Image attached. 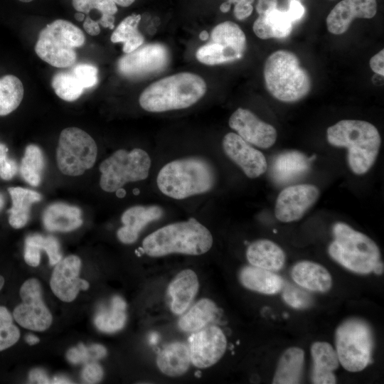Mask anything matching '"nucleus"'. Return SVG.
Masks as SVG:
<instances>
[{
    "label": "nucleus",
    "instance_id": "obj_33",
    "mask_svg": "<svg viewBox=\"0 0 384 384\" xmlns=\"http://www.w3.org/2000/svg\"><path fill=\"white\" fill-rule=\"evenodd\" d=\"M218 314L216 304L207 298L195 303L178 321L179 328L186 332H195L207 326Z\"/></svg>",
    "mask_w": 384,
    "mask_h": 384
},
{
    "label": "nucleus",
    "instance_id": "obj_57",
    "mask_svg": "<svg viewBox=\"0 0 384 384\" xmlns=\"http://www.w3.org/2000/svg\"><path fill=\"white\" fill-rule=\"evenodd\" d=\"M230 8H231V4L229 3L228 1H225L224 3H223L220 6V10L221 12L223 13H227L230 10Z\"/></svg>",
    "mask_w": 384,
    "mask_h": 384
},
{
    "label": "nucleus",
    "instance_id": "obj_17",
    "mask_svg": "<svg viewBox=\"0 0 384 384\" xmlns=\"http://www.w3.org/2000/svg\"><path fill=\"white\" fill-rule=\"evenodd\" d=\"M222 146L226 156L236 164L248 178H258L267 171V163L264 154L238 134H226L223 139Z\"/></svg>",
    "mask_w": 384,
    "mask_h": 384
},
{
    "label": "nucleus",
    "instance_id": "obj_25",
    "mask_svg": "<svg viewBox=\"0 0 384 384\" xmlns=\"http://www.w3.org/2000/svg\"><path fill=\"white\" fill-rule=\"evenodd\" d=\"M293 280L302 288L316 292H326L332 285L329 272L322 265L311 262L301 261L292 269Z\"/></svg>",
    "mask_w": 384,
    "mask_h": 384
},
{
    "label": "nucleus",
    "instance_id": "obj_8",
    "mask_svg": "<svg viewBox=\"0 0 384 384\" xmlns=\"http://www.w3.org/2000/svg\"><path fill=\"white\" fill-rule=\"evenodd\" d=\"M336 348L339 363L346 370H363L370 363L373 348L370 327L361 319L345 321L336 329Z\"/></svg>",
    "mask_w": 384,
    "mask_h": 384
},
{
    "label": "nucleus",
    "instance_id": "obj_60",
    "mask_svg": "<svg viewBox=\"0 0 384 384\" xmlns=\"http://www.w3.org/2000/svg\"><path fill=\"white\" fill-rule=\"evenodd\" d=\"M124 194H125V192L122 188L117 191V195L119 197H122V196H124Z\"/></svg>",
    "mask_w": 384,
    "mask_h": 384
},
{
    "label": "nucleus",
    "instance_id": "obj_4",
    "mask_svg": "<svg viewBox=\"0 0 384 384\" xmlns=\"http://www.w3.org/2000/svg\"><path fill=\"white\" fill-rule=\"evenodd\" d=\"M156 183L165 196L181 200L209 191L215 183V174L210 164L203 159H179L161 169Z\"/></svg>",
    "mask_w": 384,
    "mask_h": 384
},
{
    "label": "nucleus",
    "instance_id": "obj_37",
    "mask_svg": "<svg viewBox=\"0 0 384 384\" xmlns=\"http://www.w3.org/2000/svg\"><path fill=\"white\" fill-rule=\"evenodd\" d=\"M51 85L55 94L68 102L78 99L85 90L71 70L56 73L52 78Z\"/></svg>",
    "mask_w": 384,
    "mask_h": 384
},
{
    "label": "nucleus",
    "instance_id": "obj_42",
    "mask_svg": "<svg viewBox=\"0 0 384 384\" xmlns=\"http://www.w3.org/2000/svg\"><path fill=\"white\" fill-rule=\"evenodd\" d=\"M282 298L286 304L297 309H306L312 304V298L306 291L288 282L283 288Z\"/></svg>",
    "mask_w": 384,
    "mask_h": 384
},
{
    "label": "nucleus",
    "instance_id": "obj_12",
    "mask_svg": "<svg viewBox=\"0 0 384 384\" xmlns=\"http://www.w3.org/2000/svg\"><path fill=\"white\" fill-rule=\"evenodd\" d=\"M23 301L14 310L16 321L22 327L33 331H44L48 329L53 317L42 299L40 282L34 278L26 280L20 289Z\"/></svg>",
    "mask_w": 384,
    "mask_h": 384
},
{
    "label": "nucleus",
    "instance_id": "obj_53",
    "mask_svg": "<svg viewBox=\"0 0 384 384\" xmlns=\"http://www.w3.org/2000/svg\"><path fill=\"white\" fill-rule=\"evenodd\" d=\"M72 381L69 380L68 378L64 377L63 375H58L53 378V380H50V383H55V384H59V383H71Z\"/></svg>",
    "mask_w": 384,
    "mask_h": 384
},
{
    "label": "nucleus",
    "instance_id": "obj_18",
    "mask_svg": "<svg viewBox=\"0 0 384 384\" xmlns=\"http://www.w3.org/2000/svg\"><path fill=\"white\" fill-rule=\"evenodd\" d=\"M259 14L253 23L255 34L260 38H284L292 32L293 21L287 11L277 9V0H258Z\"/></svg>",
    "mask_w": 384,
    "mask_h": 384
},
{
    "label": "nucleus",
    "instance_id": "obj_61",
    "mask_svg": "<svg viewBox=\"0 0 384 384\" xmlns=\"http://www.w3.org/2000/svg\"><path fill=\"white\" fill-rule=\"evenodd\" d=\"M4 197L1 194H0V210L1 209V208L3 207L4 206Z\"/></svg>",
    "mask_w": 384,
    "mask_h": 384
},
{
    "label": "nucleus",
    "instance_id": "obj_11",
    "mask_svg": "<svg viewBox=\"0 0 384 384\" xmlns=\"http://www.w3.org/2000/svg\"><path fill=\"white\" fill-rule=\"evenodd\" d=\"M246 48V37L235 23L230 21L215 26L209 41L196 51L197 60L206 65H215L240 59Z\"/></svg>",
    "mask_w": 384,
    "mask_h": 384
},
{
    "label": "nucleus",
    "instance_id": "obj_49",
    "mask_svg": "<svg viewBox=\"0 0 384 384\" xmlns=\"http://www.w3.org/2000/svg\"><path fill=\"white\" fill-rule=\"evenodd\" d=\"M304 7L298 0H292L287 11L293 22L302 18L304 14Z\"/></svg>",
    "mask_w": 384,
    "mask_h": 384
},
{
    "label": "nucleus",
    "instance_id": "obj_47",
    "mask_svg": "<svg viewBox=\"0 0 384 384\" xmlns=\"http://www.w3.org/2000/svg\"><path fill=\"white\" fill-rule=\"evenodd\" d=\"M16 162L11 159H7L0 165V177L5 181L11 180L17 173Z\"/></svg>",
    "mask_w": 384,
    "mask_h": 384
},
{
    "label": "nucleus",
    "instance_id": "obj_29",
    "mask_svg": "<svg viewBox=\"0 0 384 384\" xmlns=\"http://www.w3.org/2000/svg\"><path fill=\"white\" fill-rule=\"evenodd\" d=\"M191 363L189 348L181 342L168 344L159 353L156 358L159 369L170 377H178L185 374Z\"/></svg>",
    "mask_w": 384,
    "mask_h": 384
},
{
    "label": "nucleus",
    "instance_id": "obj_30",
    "mask_svg": "<svg viewBox=\"0 0 384 384\" xmlns=\"http://www.w3.org/2000/svg\"><path fill=\"white\" fill-rule=\"evenodd\" d=\"M8 191L12 201V206L8 210L9 223L14 228H21L29 220L31 205L42 197L36 191L21 187H10Z\"/></svg>",
    "mask_w": 384,
    "mask_h": 384
},
{
    "label": "nucleus",
    "instance_id": "obj_59",
    "mask_svg": "<svg viewBox=\"0 0 384 384\" xmlns=\"http://www.w3.org/2000/svg\"><path fill=\"white\" fill-rule=\"evenodd\" d=\"M75 18L78 21H82V20H85V15L83 13L78 12L75 14Z\"/></svg>",
    "mask_w": 384,
    "mask_h": 384
},
{
    "label": "nucleus",
    "instance_id": "obj_38",
    "mask_svg": "<svg viewBox=\"0 0 384 384\" xmlns=\"http://www.w3.org/2000/svg\"><path fill=\"white\" fill-rule=\"evenodd\" d=\"M106 355L107 350L102 345L94 343L85 346L82 343H79L68 351L66 358L73 364H86L96 362Z\"/></svg>",
    "mask_w": 384,
    "mask_h": 384
},
{
    "label": "nucleus",
    "instance_id": "obj_26",
    "mask_svg": "<svg viewBox=\"0 0 384 384\" xmlns=\"http://www.w3.org/2000/svg\"><path fill=\"white\" fill-rule=\"evenodd\" d=\"M246 257L252 266L270 271H278L285 262V253L275 242L261 239L249 245Z\"/></svg>",
    "mask_w": 384,
    "mask_h": 384
},
{
    "label": "nucleus",
    "instance_id": "obj_48",
    "mask_svg": "<svg viewBox=\"0 0 384 384\" xmlns=\"http://www.w3.org/2000/svg\"><path fill=\"white\" fill-rule=\"evenodd\" d=\"M371 70L380 75H384V50L382 49L378 53L374 55L369 61Z\"/></svg>",
    "mask_w": 384,
    "mask_h": 384
},
{
    "label": "nucleus",
    "instance_id": "obj_54",
    "mask_svg": "<svg viewBox=\"0 0 384 384\" xmlns=\"http://www.w3.org/2000/svg\"><path fill=\"white\" fill-rule=\"evenodd\" d=\"M25 339L29 345H34L39 342V338L33 334H28Z\"/></svg>",
    "mask_w": 384,
    "mask_h": 384
},
{
    "label": "nucleus",
    "instance_id": "obj_32",
    "mask_svg": "<svg viewBox=\"0 0 384 384\" xmlns=\"http://www.w3.org/2000/svg\"><path fill=\"white\" fill-rule=\"evenodd\" d=\"M127 304L119 296H114L108 305L102 306L96 313L94 323L104 333H114L121 330L127 320Z\"/></svg>",
    "mask_w": 384,
    "mask_h": 384
},
{
    "label": "nucleus",
    "instance_id": "obj_14",
    "mask_svg": "<svg viewBox=\"0 0 384 384\" xmlns=\"http://www.w3.org/2000/svg\"><path fill=\"white\" fill-rule=\"evenodd\" d=\"M319 188L309 183L284 188L277 196L274 215L280 222L291 223L301 219L319 197Z\"/></svg>",
    "mask_w": 384,
    "mask_h": 384
},
{
    "label": "nucleus",
    "instance_id": "obj_24",
    "mask_svg": "<svg viewBox=\"0 0 384 384\" xmlns=\"http://www.w3.org/2000/svg\"><path fill=\"white\" fill-rule=\"evenodd\" d=\"M313 359L311 381L315 384H334L336 383L334 370L339 366L336 351L327 342L317 341L311 348Z\"/></svg>",
    "mask_w": 384,
    "mask_h": 384
},
{
    "label": "nucleus",
    "instance_id": "obj_43",
    "mask_svg": "<svg viewBox=\"0 0 384 384\" xmlns=\"http://www.w3.org/2000/svg\"><path fill=\"white\" fill-rule=\"evenodd\" d=\"M72 72L79 79L85 89L92 87L97 82V68L88 63H78L72 66Z\"/></svg>",
    "mask_w": 384,
    "mask_h": 384
},
{
    "label": "nucleus",
    "instance_id": "obj_44",
    "mask_svg": "<svg viewBox=\"0 0 384 384\" xmlns=\"http://www.w3.org/2000/svg\"><path fill=\"white\" fill-rule=\"evenodd\" d=\"M103 377V370L96 362L85 364L82 371V379L86 383H97Z\"/></svg>",
    "mask_w": 384,
    "mask_h": 384
},
{
    "label": "nucleus",
    "instance_id": "obj_23",
    "mask_svg": "<svg viewBox=\"0 0 384 384\" xmlns=\"http://www.w3.org/2000/svg\"><path fill=\"white\" fill-rule=\"evenodd\" d=\"M310 166L311 158L297 150H288L274 157L270 174L277 183L287 184L305 175Z\"/></svg>",
    "mask_w": 384,
    "mask_h": 384
},
{
    "label": "nucleus",
    "instance_id": "obj_15",
    "mask_svg": "<svg viewBox=\"0 0 384 384\" xmlns=\"http://www.w3.org/2000/svg\"><path fill=\"white\" fill-rule=\"evenodd\" d=\"M226 347L223 331L216 326H207L195 331L189 339L191 363L198 368L210 367L223 357Z\"/></svg>",
    "mask_w": 384,
    "mask_h": 384
},
{
    "label": "nucleus",
    "instance_id": "obj_10",
    "mask_svg": "<svg viewBox=\"0 0 384 384\" xmlns=\"http://www.w3.org/2000/svg\"><path fill=\"white\" fill-rule=\"evenodd\" d=\"M97 154L95 140L84 130L68 127L60 132L56 151L57 164L65 175L77 176L94 165Z\"/></svg>",
    "mask_w": 384,
    "mask_h": 384
},
{
    "label": "nucleus",
    "instance_id": "obj_39",
    "mask_svg": "<svg viewBox=\"0 0 384 384\" xmlns=\"http://www.w3.org/2000/svg\"><path fill=\"white\" fill-rule=\"evenodd\" d=\"M20 337L18 329L13 324L9 310L0 306V351L15 344Z\"/></svg>",
    "mask_w": 384,
    "mask_h": 384
},
{
    "label": "nucleus",
    "instance_id": "obj_2",
    "mask_svg": "<svg viewBox=\"0 0 384 384\" xmlns=\"http://www.w3.org/2000/svg\"><path fill=\"white\" fill-rule=\"evenodd\" d=\"M213 238L209 230L193 218L166 225L147 235L142 242L150 257L172 253L200 255L210 250Z\"/></svg>",
    "mask_w": 384,
    "mask_h": 384
},
{
    "label": "nucleus",
    "instance_id": "obj_56",
    "mask_svg": "<svg viewBox=\"0 0 384 384\" xmlns=\"http://www.w3.org/2000/svg\"><path fill=\"white\" fill-rule=\"evenodd\" d=\"M373 272L376 274H381L383 272V263L379 260L373 269Z\"/></svg>",
    "mask_w": 384,
    "mask_h": 384
},
{
    "label": "nucleus",
    "instance_id": "obj_41",
    "mask_svg": "<svg viewBox=\"0 0 384 384\" xmlns=\"http://www.w3.org/2000/svg\"><path fill=\"white\" fill-rule=\"evenodd\" d=\"M25 242L36 246L40 250H45L49 257L50 265H56L62 259L59 242L53 236H43L39 234L30 235L26 238Z\"/></svg>",
    "mask_w": 384,
    "mask_h": 384
},
{
    "label": "nucleus",
    "instance_id": "obj_40",
    "mask_svg": "<svg viewBox=\"0 0 384 384\" xmlns=\"http://www.w3.org/2000/svg\"><path fill=\"white\" fill-rule=\"evenodd\" d=\"M99 11L102 16L97 22L104 28L113 29L114 27V16L117 12V4L112 0H85V13L88 14L91 10Z\"/></svg>",
    "mask_w": 384,
    "mask_h": 384
},
{
    "label": "nucleus",
    "instance_id": "obj_36",
    "mask_svg": "<svg viewBox=\"0 0 384 384\" xmlns=\"http://www.w3.org/2000/svg\"><path fill=\"white\" fill-rule=\"evenodd\" d=\"M44 165L41 149L35 144L28 145L20 165V173L23 178L33 186H38L41 181Z\"/></svg>",
    "mask_w": 384,
    "mask_h": 384
},
{
    "label": "nucleus",
    "instance_id": "obj_35",
    "mask_svg": "<svg viewBox=\"0 0 384 384\" xmlns=\"http://www.w3.org/2000/svg\"><path fill=\"white\" fill-rule=\"evenodd\" d=\"M24 94L21 81L15 75H6L0 78V116L14 111L21 104Z\"/></svg>",
    "mask_w": 384,
    "mask_h": 384
},
{
    "label": "nucleus",
    "instance_id": "obj_9",
    "mask_svg": "<svg viewBox=\"0 0 384 384\" xmlns=\"http://www.w3.org/2000/svg\"><path fill=\"white\" fill-rule=\"evenodd\" d=\"M151 164L149 155L142 149L117 150L100 165V186L105 191L114 192L127 183L144 180Z\"/></svg>",
    "mask_w": 384,
    "mask_h": 384
},
{
    "label": "nucleus",
    "instance_id": "obj_34",
    "mask_svg": "<svg viewBox=\"0 0 384 384\" xmlns=\"http://www.w3.org/2000/svg\"><path fill=\"white\" fill-rule=\"evenodd\" d=\"M141 16L132 14L124 18L111 35L112 43H123V52L129 53L144 43V38L138 30Z\"/></svg>",
    "mask_w": 384,
    "mask_h": 384
},
{
    "label": "nucleus",
    "instance_id": "obj_7",
    "mask_svg": "<svg viewBox=\"0 0 384 384\" xmlns=\"http://www.w3.org/2000/svg\"><path fill=\"white\" fill-rule=\"evenodd\" d=\"M85 41L80 28L67 20L57 19L41 31L35 52L53 67H72L77 60L75 49L83 46Z\"/></svg>",
    "mask_w": 384,
    "mask_h": 384
},
{
    "label": "nucleus",
    "instance_id": "obj_20",
    "mask_svg": "<svg viewBox=\"0 0 384 384\" xmlns=\"http://www.w3.org/2000/svg\"><path fill=\"white\" fill-rule=\"evenodd\" d=\"M376 12V0H342L329 14L327 29L332 34L341 35L348 31L355 18H371Z\"/></svg>",
    "mask_w": 384,
    "mask_h": 384
},
{
    "label": "nucleus",
    "instance_id": "obj_1",
    "mask_svg": "<svg viewBox=\"0 0 384 384\" xmlns=\"http://www.w3.org/2000/svg\"><path fill=\"white\" fill-rule=\"evenodd\" d=\"M326 138L331 145L347 149L348 165L357 175L364 174L370 170L381 145L378 129L363 120H341L327 129Z\"/></svg>",
    "mask_w": 384,
    "mask_h": 384
},
{
    "label": "nucleus",
    "instance_id": "obj_51",
    "mask_svg": "<svg viewBox=\"0 0 384 384\" xmlns=\"http://www.w3.org/2000/svg\"><path fill=\"white\" fill-rule=\"evenodd\" d=\"M82 26L85 31L91 36H97L100 32L97 21L92 19L88 14L86 15Z\"/></svg>",
    "mask_w": 384,
    "mask_h": 384
},
{
    "label": "nucleus",
    "instance_id": "obj_63",
    "mask_svg": "<svg viewBox=\"0 0 384 384\" xmlns=\"http://www.w3.org/2000/svg\"><path fill=\"white\" fill-rule=\"evenodd\" d=\"M19 1H21V2L27 3V2H31V1H32L33 0H19Z\"/></svg>",
    "mask_w": 384,
    "mask_h": 384
},
{
    "label": "nucleus",
    "instance_id": "obj_3",
    "mask_svg": "<svg viewBox=\"0 0 384 384\" xmlns=\"http://www.w3.org/2000/svg\"><path fill=\"white\" fill-rule=\"evenodd\" d=\"M207 90L205 80L188 72L161 78L146 87L139 102L150 112H163L188 108L202 98Z\"/></svg>",
    "mask_w": 384,
    "mask_h": 384
},
{
    "label": "nucleus",
    "instance_id": "obj_46",
    "mask_svg": "<svg viewBox=\"0 0 384 384\" xmlns=\"http://www.w3.org/2000/svg\"><path fill=\"white\" fill-rule=\"evenodd\" d=\"M24 260L28 265L37 267L41 260L40 250L31 244L25 242Z\"/></svg>",
    "mask_w": 384,
    "mask_h": 384
},
{
    "label": "nucleus",
    "instance_id": "obj_52",
    "mask_svg": "<svg viewBox=\"0 0 384 384\" xmlns=\"http://www.w3.org/2000/svg\"><path fill=\"white\" fill-rule=\"evenodd\" d=\"M8 148L7 146L0 143V164H1L3 162H4L7 159V153H8Z\"/></svg>",
    "mask_w": 384,
    "mask_h": 384
},
{
    "label": "nucleus",
    "instance_id": "obj_55",
    "mask_svg": "<svg viewBox=\"0 0 384 384\" xmlns=\"http://www.w3.org/2000/svg\"><path fill=\"white\" fill-rule=\"evenodd\" d=\"M112 1H113L116 4L120 6L127 7L130 6L132 4H133L135 0H112Z\"/></svg>",
    "mask_w": 384,
    "mask_h": 384
},
{
    "label": "nucleus",
    "instance_id": "obj_21",
    "mask_svg": "<svg viewBox=\"0 0 384 384\" xmlns=\"http://www.w3.org/2000/svg\"><path fill=\"white\" fill-rule=\"evenodd\" d=\"M163 214V209L156 205L134 206L127 209L121 218L123 226L117 230L118 239L124 244L134 243L146 225Z\"/></svg>",
    "mask_w": 384,
    "mask_h": 384
},
{
    "label": "nucleus",
    "instance_id": "obj_62",
    "mask_svg": "<svg viewBox=\"0 0 384 384\" xmlns=\"http://www.w3.org/2000/svg\"><path fill=\"white\" fill-rule=\"evenodd\" d=\"M4 284V279L2 276L0 275V290L3 287Z\"/></svg>",
    "mask_w": 384,
    "mask_h": 384
},
{
    "label": "nucleus",
    "instance_id": "obj_31",
    "mask_svg": "<svg viewBox=\"0 0 384 384\" xmlns=\"http://www.w3.org/2000/svg\"><path fill=\"white\" fill-rule=\"evenodd\" d=\"M304 361V352L298 347L287 349L281 356L272 383H299Z\"/></svg>",
    "mask_w": 384,
    "mask_h": 384
},
{
    "label": "nucleus",
    "instance_id": "obj_13",
    "mask_svg": "<svg viewBox=\"0 0 384 384\" xmlns=\"http://www.w3.org/2000/svg\"><path fill=\"white\" fill-rule=\"evenodd\" d=\"M169 53L160 43H151L126 53L117 62L119 73L128 78H141L162 71L169 64Z\"/></svg>",
    "mask_w": 384,
    "mask_h": 384
},
{
    "label": "nucleus",
    "instance_id": "obj_19",
    "mask_svg": "<svg viewBox=\"0 0 384 384\" xmlns=\"http://www.w3.org/2000/svg\"><path fill=\"white\" fill-rule=\"evenodd\" d=\"M80 266L81 261L75 255L68 256L56 264L50 284L53 292L60 300L72 302L80 290L89 288V283L79 277Z\"/></svg>",
    "mask_w": 384,
    "mask_h": 384
},
{
    "label": "nucleus",
    "instance_id": "obj_28",
    "mask_svg": "<svg viewBox=\"0 0 384 384\" xmlns=\"http://www.w3.org/2000/svg\"><path fill=\"white\" fill-rule=\"evenodd\" d=\"M43 223L49 231L69 232L82 225L81 210L76 206L55 203L45 210Z\"/></svg>",
    "mask_w": 384,
    "mask_h": 384
},
{
    "label": "nucleus",
    "instance_id": "obj_50",
    "mask_svg": "<svg viewBox=\"0 0 384 384\" xmlns=\"http://www.w3.org/2000/svg\"><path fill=\"white\" fill-rule=\"evenodd\" d=\"M30 383H50L47 373L43 369L35 368L31 370L28 376Z\"/></svg>",
    "mask_w": 384,
    "mask_h": 384
},
{
    "label": "nucleus",
    "instance_id": "obj_16",
    "mask_svg": "<svg viewBox=\"0 0 384 384\" xmlns=\"http://www.w3.org/2000/svg\"><path fill=\"white\" fill-rule=\"evenodd\" d=\"M228 124L250 144L262 149L273 146L277 138L276 129L249 110L238 108L230 117Z\"/></svg>",
    "mask_w": 384,
    "mask_h": 384
},
{
    "label": "nucleus",
    "instance_id": "obj_5",
    "mask_svg": "<svg viewBox=\"0 0 384 384\" xmlns=\"http://www.w3.org/2000/svg\"><path fill=\"white\" fill-rule=\"evenodd\" d=\"M267 91L279 101L293 103L304 98L311 90V79L301 66L298 57L287 50L272 53L264 66Z\"/></svg>",
    "mask_w": 384,
    "mask_h": 384
},
{
    "label": "nucleus",
    "instance_id": "obj_27",
    "mask_svg": "<svg viewBox=\"0 0 384 384\" xmlns=\"http://www.w3.org/2000/svg\"><path fill=\"white\" fill-rule=\"evenodd\" d=\"M239 280L247 289L264 294H274L283 287L282 278L272 271L249 265L239 272Z\"/></svg>",
    "mask_w": 384,
    "mask_h": 384
},
{
    "label": "nucleus",
    "instance_id": "obj_58",
    "mask_svg": "<svg viewBox=\"0 0 384 384\" xmlns=\"http://www.w3.org/2000/svg\"><path fill=\"white\" fill-rule=\"evenodd\" d=\"M209 38V34L206 31H202L199 34V38L201 41H206Z\"/></svg>",
    "mask_w": 384,
    "mask_h": 384
},
{
    "label": "nucleus",
    "instance_id": "obj_45",
    "mask_svg": "<svg viewBox=\"0 0 384 384\" xmlns=\"http://www.w3.org/2000/svg\"><path fill=\"white\" fill-rule=\"evenodd\" d=\"M235 5L233 14L235 17L240 21L249 17L253 11L252 3L255 0H225Z\"/></svg>",
    "mask_w": 384,
    "mask_h": 384
},
{
    "label": "nucleus",
    "instance_id": "obj_6",
    "mask_svg": "<svg viewBox=\"0 0 384 384\" xmlns=\"http://www.w3.org/2000/svg\"><path fill=\"white\" fill-rule=\"evenodd\" d=\"M332 233L334 240L329 244L328 252L333 260L356 273L373 272L380 260V252L371 238L343 222L334 224Z\"/></svg>",
    "mask_w": 384,
    "mask_h": 384
},
{
    "label": "nucleus",
    "instance_id": "obj_22",
    "mask_svg": "<svg viewBox=\"0 0 384 384\" xmlns=\"http://www.w3.org/2000/svg\"><path fill=\"white\" fill-rule=\"evenodd\" d=\"M199 288L198 279L194 271L186 269L178 272L167 289V297L171 311L181 315L193 302Z\"/></svg>",
    "mask_w": 384,
    "mask_h": 384
}]
</instances>
